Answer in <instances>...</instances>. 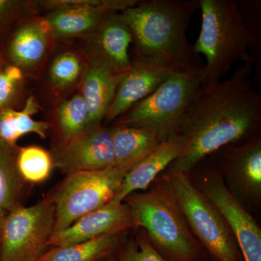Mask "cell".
<instances>
[{"instance_id":"cell-5","label":"cell","mask_w":261,"mask_h":261,"mask_svg":"<svg viewBox=\"0 0 261 261\" xmlns=\"http://www.w3.org/2000/svg\"><path fill=\"white\" fill-rule=\"evenodd\" d=\"M202 63L173 72L161 87L117 118L114 126L142 127L157 132L161 142L178 134L189 105L202 82Z\"/></svg>"},{"instance_id":"cell-10","label":"cell","mask_w":261,"mask_h":261,"mask_svg":"<svg viewBox=\"0 0 261 261\" xmlns=\"http://www.w3.org/2000/svg\"><path fill=\"white\" fill-rule=\"evenodd\" d=\"M51 154L54 168L66 175L116 167L111 130L102 123L90 125L72 140L55 145Z\"/></svg>"},{"instance_id":"cell-17","label":"cell","mask_w":261,"mask_h":261,"mask_svg":"<svg viewBox=\"0 0 261 261\" xmlns=\"http://www.w3.org/2000/svg\"><path fill=\"white\" fill-rule=\"evenodd\" d=\"M185 147V138L181 135L170 136L125 174L119 190L109 203H121L137 190H145L160 173L181 155Z\"/></svg>"},{"instance_id":"cell-22","label":"cell","mask_w":261,"mask_h":261,"mask_svg":"<svg viewBox=\"0 0 261 261\" xmlns=\"http://www.w3.org/2000/svg\"><path fill=\"white\" fill-rule=\"evenodd\" d=\"M125 233L104 234L68 246L51 247L39 260L99 261L114 255L123 243Z\"/></svg>"},{"instance_id":"cell-32","label":"cell","mask_w":261,"mask_h":261,"mask_svg":"<svg viewBox=\"0 0 261 261\" xmlns=\"http://www.w3.org/2000/svg\"><path fill=\"white\" fill-rule=\"evenodd\" d=\"M37 261H44V260H37Z\"/></svg>"},{"instance_id":"cell-1","label":"cell","mask_w":261,"mask_h":261,"mask_svg":"<svg viewBox=\"0 0 261 261\" xmlns=\"http://www.w3.org/2000/svg\"><path fill=\"white\" fill-rule=\"evenodd\" d=\"M252 63H246L227 80L201 84L178 130L185 149L169 171L190 173L207 156L258 135L261 97L252 86Z\"/></svg>"},{"instance_id":"cell-9","label":"cell","mask_w":261,"mask_h":261,"mask_svg":"<svg viewBox=\"0 0 261 261\" xmlns=\"http://www.w3.org/2000/svg\"><path fill=\"white\" fill-rule=\"evenodd\" d=\"M197 188L214 204L236 239L243 261H261V229L226 187L222 173L215 169L202 171Z\"/></svg>"},{"instance_id":"cell-14","label":"cell","mask_w":261,"mask_h":261,"mask_svg":"<svg viewBox=\"0 0 261 261\" xmlns=\"http://www.w3.org/2000/svg\"><path fill=\"white\" fill-rule=\"evenodd\" d=\"M56 38L44 16L32 15L17 23L8 42V56L24 75H36L55 49Z\"/></svg>"},{"instance_id":"cell-12","label":"cell","mask_w":261,"mask_h":261,"mask_svg":"<svg viewBox=\"0 0 261 261\" xmlns=\"http://www.w3.org/2000/svg\"><path fill=\"white\" fill-rule=\"evenodd\" d=\"M176 70L153 58L134 55L105 119L112 121L153 93Z\"/></svg>"},{"instance_id":"cell-27","label":"cell","mask_w":261,"mask_h":261,"mask_svg":"<svg viewBox=\"0 0 261 261\" xmlns=\"http://www.w3.org/2000/svg\"><path fill=\"white\" fill-rule=\"evenodd\" d=\"M34 2L0 0V31L10 23L34 15Z\"/></svg>"},{"instance_id":"cell-11","label":"cell","mask_w":261,"mask_h":261,"mask_svg":"<svg viewBox=\"0 0 261 261\" xmlns=\"http://www.w3.org/2000/svg\"><path fill=\"white\" fill-rule=\"evenodd\" d=\"M44 17L56 39L88 37L97 30L110 12L125 8L123 0H50L44 1Z\"/></svg>"},{"instance_id":"cell-18","label":"cell","mask_w":261,"mask_h":261,"mask_svg":"<svg viewBox=\"0 0 261 261\" xmlns=\"http://www.w3.org/2000/svg\"><path fill=\"white\" fill-rule=\"evenodd\" d=\"M87 55L88 61L78 89L88 105L90 126L105 119L125 73H116L100 60Z\"/></svg>"},{"instance_id":"cell-25","label":"cell","mask_w":261,"mask_h":261,"mask_svg":"<svg viewBox=\"0 0 261 261\" xmlns=\"http://www.w3.org/2000/svg\"><path fill=\"white\" fill-rule=\"evenodd\" d=\"M16 163L23 181L32 184L45 181L54 168L51 152L39 146L17 149Z\"/></svg>"},{"instance_id":"cell-7","label":"cell","mask_w":261,"mask_h":261,"mask_svg":"<svg viewBox=\"0 0 261 261\" xmlns=\"http://www.w3.org/2000/svg\"><path fill=\"white\" fill-rule=\"evenodd\" d=\"M56 205L53 195L35 205L15 206L0 222L1 261H37L47 252L54 233Z\"/></svg>"},{"instance_id":"cell-21","label":"cell","mask_w":261,"mask_h":261,"mask_svg":"<svg viewBox=\"0 0 261 261\" xmlns=\"http://www.w3.org/2000/svg\"><path fill=\"white\" fill-rule=\"evenodd\" d=\"M40 106L34 96L25 101L20 111L11 108L0 111V139L11 148L17 149V141L27 134H36L42 139L50 130L47 121H36L33 116L39 112Z\"/></svg>"},{"instance_id":"cell-4","label":"cell","mask_w":261,"mask_h":261,"mask_svg":"<svg viewBox=\"0 0 261 261\" xmlns=\"http://www.w3.org/2000/svg\"><path fill=\"white\" fill-rule=\"evenodd\" d=\"M125 200L135 228H142L165 258L200 261V244L164 182L143 193L132 194Z\"/></svg>"},{"instance_id":"cell-31","label":"cell","mask_w":261,"mask_h":261,"mask_svg":"<svg viewBox=\"0 0 261 261\" xmlns=\"http://www.w3.org/2000/svg\"><path fill=\"white\" fill-rule=\"evenodd\" d=\"M0 261H1V255H0Z\"/></svg>"},{"instance_id":"cell-24","label":"cell","mask_w":261,"mask_h":261,"mask_svg":"<svg viewBox=\"0 0 261 261\" xmlns=\"http://www.w3.org/2000/svg\"><path fill=\"white\" fill-rule=\"evenodd\" d=\"M17 149L0 139V208L6 212L20 205L23 191L25 181L17 167Z\"/></svg>"},{"instance_id":"cell-30","label":"cell","mask_w":261,"mask_h":261,"mask_svg":"<svg viewBox=\"0 0 261 261\" xmlns=\"http://www.w3.org/2000/svg\"><path fill=\"white\" fill-rule=\"evenodd\" d=\"M6 211L2 210L1 208H0V222H1L2 220L4 219L5 215H6Z\"/></svg>"},{"instance_id":"cell-23","label":"cell","mask_w":261,"mask_h":261,"mask_svg":"<svg viewBox=\"0 0 261 261\" xmlns=\"http://www.w3.org/2000/svg\"><path fill=\"white\" fill-rule=\"evenodd\" d=\"M54 130L57 145L65 143L83 132L89 123L88 105L80 92L57 104L48 122Z\"/></svg>"},{"instance_id":"cell-13","label":"cell","mask_w":261,"mask_h":261,"mask_svg":"<svg viewBox=\"0 0 261 261\" xmlns=\"http://www.w3.org/2000/svg\"><path fill=\"white\" fill-rule=\"evenodd\" d=\"M221 169L226 187L239 201L251 203L261 197V137H252L240 145L224 147Z\"/></svg>"},{"instance_id":"cell-33","label":"cell","mask_w":261,"mask_h":261,"mask_svg":"<svg viewBox=\"0 0 261 261\" xmlns=\"http://www.w3.org/2000/svg\"><path fill=\"white\" fill-rule=\"evenodd\" d=\"M0 69H1V68H0Z\"/></svg>"},{"instance_id":"cell-16","label":"cell","mask_w":261,"mask_h":261,"mask_svg":"<svg viewBox=\"0 0 261 261\" xmlns=\"http://www.w3.org/2000/svg\"><path fill=\"white\" fill-rule=\"evenodd\" d=\"M86 53L95 57L118 73H126L132 58V32L121 13L110 12L97 30L87 37Z\"/></svg>"},{"instance_id":"cell-20","label":"cell","mask_w":261,"mask_h":261,"mask_svg":"<svg viewBox=\"0 0 261 261\" xmlns=\"http://www.w3.org/2000/svg\"><path fill=\"white\" fill-rule=\"evenodd\" d=\"M87 61L85 50L67 47L57 51L51 58L46 75L49 92L61 98L79 88Z\"/></svg>"},{"instance_id":"cell-6","label":"cell","mask_w":261,"mask_h":261,"mask_svg":"<svg viewBox=\"0 0 261 261\" xmlns=\"http://www.w3.org/2000/svg\"><path fill=\"white\" fill-rule=\"evenodd\" d=\"M165 185L196 240L215 261H243L236 239L214 204L192 183L189 173L168 171Z\"/></svg>"},{"instance_id":"cell-2","label":"cell","mask_w":261,"mask_h":261,"mask_svg":"<svg viewBox=\"0 0 261 261\" xmlns=\"http://www.w3.org/2000/svg\"><path fill=\"white\" fill-rule=\"evenodd\" d=\"M197 9L198 0H145L122 11L135 54L162 62L176 71L200 63L187 37Z\"/></svg>"},{"instance_id":"cell-29","label":"cell","mask_w":261,"mask_h":261,"mask_svg":"<svg viewBox=\"0 0 261 261\" xmlns=\"http://www.w3.org/2000/svg\"><path fill=\"white\" fill-rule=\"evenodd\" d=\"M99 261H116V257L114 255H111V256L105 257V258H103L102 260Z\"/></svg>"},{"instance_id":"cell-8","label":"cell","mask_w":261,"mask_h":261,"mask_svg":"<svg viewBox=\"0 0 261 261\" xmlns=\"http://www.w3.org/2000/svg\"><path fill=\"white\" fill-rule=\"evenodd\" d=\"M126 173L116 167L66 175L51 194L56 205L54 232L68 228L84 215L109 203Z\"/></svg>"},{"instance_id":"cell-19","label":"cell","mask_w":261,"mask_h":261,"mask_svg":"<svg viewBox=\"0 0 261 261\" xmlns=\"http://www.w3.org/2000/svg\"><path fill=\"white\" fill-rule=\"evenodd\" d=\"M116 168L128 172L161 145L157 132L142 127L113 126L110 128Z\"/></svg>"},{"instance_id":"cell-15","label":"cell","mask_w":261,"mask_h":261,"mask_svg":"<svg viewBox=\"0 0 261 261\" xmlns=\"http://www.w3.org/2000/svg\"><path fill=\"white\" fill-rule=\"evenodd\" d=\"M135 228L129 207L126 202L108 203L84 215L68 228L51 235L48 247H63L111 233H126Z\"/></svg>"},{"instance_id":"cell-28","label":"cell","mask_w":261,"mask_h":261,"mask_svg":"<svg viewBox=\"0 0 261 261\" xmlns=\"http://www.w3.org/2000/svg\"><path fill=\"white\" fill-rule=\"evenodd\" d=\"M20 83L7 74L5 70L0 69V111L10 108V103L18 95Z\"/></svg>"},{"instance_id":"cell-3","label":"cell","mask_w":261,"mask_h":261,"mask_svg":"<svg viewBox=\"0 0 261 261\" xmlns=\"http://www.w3.org/2000/svg\"><path fill=\"white\" fill-rule=\"evenodd\" d=\"M202 15L194 51L203 55V85L216 83L237 62L251 63L250 48L255 36L245 23L241 7L234 0H198Z\"/></svg>"},{"instance_id":"cell-26","label":"cell","mask_w":261,"mask_h":261,"mask_svg":"<svg viewBox=\"0 0 261 261\" xmlns=\"http://www.w3.org/2000/svg\"><path fill=\"white\" fill-rule=\"evenodd\" d=\"M116 253V261H169L154 248L143 230L132 242L122 244Z\"/></svg>"}]
</instances>
